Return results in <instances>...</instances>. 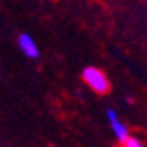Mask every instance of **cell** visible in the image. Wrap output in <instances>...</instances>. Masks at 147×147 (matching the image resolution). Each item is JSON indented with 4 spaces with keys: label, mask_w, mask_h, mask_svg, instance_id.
Segmentation results:
<instances>
[{
    "label": "cell",
    "mask_w": 147,
    "mask_h": 147,
    "mask_svg": "<svg viewBox=\"0 0 147 147\" xmlns=\"http://www.w3.org/2000/svg\"><path fill=\"white\" fill-rule=\"evenodd\" d=\"M121 147H147V145H145L140 138H137V137H131V135H130V137H128V138L121 144Z\"/></svg>",
    "instance_id": "4"
},
{
    "label": "cell",
    "mask_w": 147,
    "mask_h": 147,
    "mask_svg": "<svg viewBox=\"0 0 147 147\" xmlns=\"http://www.w3.org/2000/svg\"><path fill=\"white\" fill-rule=\"evenodd\" d=\"M107 121H109V126H110V130H112L116 140L119 144H123L128 137H130V130H128V126L121 121L119 114H117V110L116 109H107Z\"/></svg>",
    "instance_id": "2"
},
{
    "label": "cell",
    "mask_w": 147,
    "mask_h": 147,
    "mask_svg": "<svg viewBox=\"0 0 147 147\" xmlns=\"http://www.w3.org/2000/svg\"><path fill=\"white\" fill-rule=\"evenodd\" d=\"M82 81L91 88V91H95L98 95H107L110 91V81L107 77V74L100 70L98 67H86L82 70Z\"/></svg>",
    "instance_id": "1"
},
{
    "label": "cell",
    "mask_w": 147,
    "mask_h": 147,
    "mask_svg": "<svg viewBox=\"0 0 147 147\" xmlns=\"http://www.w3.org/2000/svg\"><path fill=\"white\" fill-rule=\"evenodd\" d=\"M18 47L21 49V53L28 60H37L40 56V49L30 33H20V37H18Z\"/></svg>",
    "instance_id": "3"
}]
</instances>
